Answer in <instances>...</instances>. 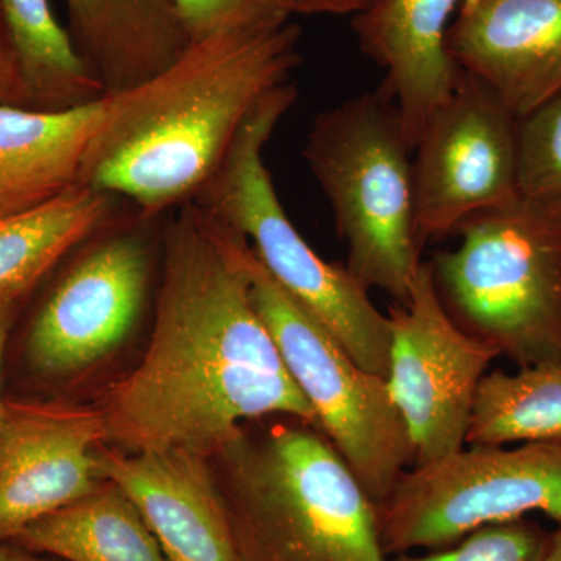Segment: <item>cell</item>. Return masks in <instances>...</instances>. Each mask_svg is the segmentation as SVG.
<instances>
[{
  "instance_id": "1",
  "label": "cell",
  "mask_w": 561,
  "mask_h": 561,
  "mask_svg": "<svg viewBox=\"0 0 561 561\" xmlns=\"http://www.w3.org/2000/svg\"><path fill=\"white\" fill-rule=\"evenodd\" d=\"M243 245L192 202L164 225L153 331L101 409L105 442L209 459L253 421L319 427L251 298Z\"/></svg>"
},
{
  "instance_id": "2",
  "label": "cell",
  "mask_w": 561,
  "mask_h": 561,
  "mask_svg": "<svg viewBox=\"0 0 561 561\" xmlns=\"http://www.w3.org/2000/svg\"><path fill=\"white\" fill-rule=\"evenodd\" d=\"M290 22L192 44L172 69L128 91L94 140L79 186L127 198L142 220L191 202L254 106L300 65Z\"/></svg>"
},
{
  "instance_id": "3",
  "label": "cell",
  "mask_w": 561,
  "mask_h": 561,
  "mask_svg": "<svg viewBox=\"0 0 561 561\" xmlns=\"http://www.w3.org/2000/svg\"><path fill=\"white\" fill-rule=\"evenodd\" d=\"M208 460L239 561H389L375 502L319 427L245 426Z\"/></svg>"
},
{
  "instance_id": "4",
  "label": "cell",
  "mask_w": 561,
  "mask_h": 561,
  "mask_svg": "<svg viewBox=\"0 0 561 561\" xmlns=\"http://www.w3.org/2000/svg\"><path fill=\"white\" fill-rule=\"evenodd\" d=\"M412 151L382 88L321 111L302 149L348 249L346 271L397 305L408 302L423 264Z\"/></svg>"
},
{
  "instance_id": "5",
  "label": "cell",
  "mask_w": 561,
  "mask_h": 561,
  "mask_svg": "<svg viewBox=\"0 0 561 561\" xmlns=\"http://www.w3.org/2000/svg\"><path fill=\"white\" fill-rule=\"evenodd\" d=\"M297 99L291 81L268 92L191 202L242 234L273 279L308 308L364 370L386 378L389 316L376 308L367 287L346 267L324 261L305 241L280 205L265 165V146Z\"/></svg>"
},
{
  "instance_id": "6",
  "label": "cell",
  "mask_w": 561,
  "mask_h": 561,
  "mask_svg": "<svg viewBox=\"0 0 561 561\" xmlns=\"http://www.w3.org/2000/svg\"><path fill=\"white\" fill-rule=\"evenodd\" d=\"M454 234L430 261L449 317L516 367L561 362V210L518 197Z\"/></svg>"
},
{
  "instance_id": "7",
  "label": "cell",
  "mask_w": 561,
  "mask_h": 561,
  "mask_svg": "<svg viewBox=\"0 0 561 561\" xmlns=\"http://www.w3.org/2000/svg\"><path fill=\"white\" fill-rule=\"evenodd\" d=\"M243 261L256 311L319 430L371 501L381 504L412 468L408 430L386 378L364 370L332 332L273 279L247 239Z\"/></svg>"
},
{
  "instance_id": "8",
  "label": "cell",
  "mask_w": 561,
  "mask_h": 561,
  "mask_svg": "<svg viewBox=\"0 0 561 561\" xmlns=\"http://www.w3.org/2000/svg\"><path fill=\"white\" fill-rule=\"evenodd\" d=\"M376 511L389 557L446 548L529 513L561 526V442L467 445L405 471Z\"/></svg>"
},
{
  "instance_id": "9",
  "label": "cell",
  "mask_w": 561,
  "mask_h": 561,
  "mask_svg": "<svg viewBox=\"0 0 561 561\" xmlns=\"http://www.w3.org/2000/svg\"><path fill=\"white\" fill-rule=\"evenodd\" d=\"M136 213L131 225L95 234L38 302L18 342L16 364L33 386L66 381L119 348L149 295L153 251Z\"/></svg>"
},
{
  "instance_id": "10",
  "label": "cell",
  "mask_w": 561,
  "mask_h": 561,
  "mask_svg": "<svg viewBox=\"0 0 561 561\" xmlns=\"http://www.w3.org/2000/svg\"><path fill=\"white\" fill-rule=\"evenodd\" d=\"M386 381L412 448V468L467 446L476 393L500 354L461 330L435 289L430 262L421 264L405 305L389 313Z\"/></svg>"
},
{
  "instance_id": "11",
  "label": "cell",
  "mask_w": 561,
  "mask_h": 561,
  "mask_svg": "<svg viewBox=\"0 0 561 561\" xmlns=\"http://www.w3.org/2000/svg\"><path fill=\"white\" fill-rule=\"evenodd\" d=\"M415 151L413 186L423 243L451 236L468 217L519 197L518 119L470 72L463 70Z\"/></svg>"
},
{
  "instance_id": "12",
  "label": "cell",
  "mask_w": 561,
  "mask_h": 561,
  "mask_svg": "<svg viewBox=\"0 0 561 561\" xmlns=\"http://www.w3.org/2000/svg\"><path fill=\"white\" fill-rule=\"evenodd\" d=\"M101 409L5 397L0 419V541L106 482Z\"/></svg>"
},
{
  "instance_id": "13",
  "label": "cell",
  "mask_w": 561,
  "mask_h": 561,
  "mask_svg": "<svg viewBox=\"0 0 561 561\" xmlns=\"http://www.w3.org/2000/svg\"><path fill=\"white\" fill-rule=\"evenodd\" d=\"M448 49L522 119L561 92V0H463Z\"/></svg>"
},
{
  "instance_id": "14",
  "label": "cell",
  "mask_w": 561,
  "mask_h": 561,
  "mask_svg": "<svg viewBox=\"0 0 561 561\" xmlns=\"http://www.w3.org/2000/svg\"><path fill=\"white\" fill-rule=\"evenodd\" d=\"M101 467L135 502L169 560L239 561L206 457L102 448Z\"/></svg>"
},
{
  "instance_id": "15",
  "label": "cell",
  "mask_w": 561,
  "mask_h": 561,
  "mask_svg": "<svg viewBox=\"0 0 561 561\" xmlns=\"http://www.w3.org/2000/svg\"><path fill=\"white\" fill-rule=\"evenodd\" d=\"M461 2L376 0L354 16L360 50L387 70L381 88L397 105L413 150L463 73L448 49L449 21Z\"/></svg>"
},
{
  "instance_id": "16",
  "label": "cell",
  "mask_w": 561,
  "mask_h": 561,
  "mask_svg": "<svg viewBox=\"0 0 561 561\" xmlns=\"http://www.w3.org/2000/svg\"><path fill=\"white\" fill-rule=\"evenodd\" d=\"M127 92L65 111L0 106V217L36 208L79 186L88 151Z\"/></svg>"
},
{
  "instance_id": "17",
  "label": "cell",
  "mask_w": 561,
  "mask_h": 561,
  "mask_svg": "<svg viewBox=\"0 0 561 561\" xmlns=\"http://www.w3.org/2000/svg\"><path fill=\"white\" fill-rule=\"evenodd\" d=\"M69 33L106 94L144 87L192 46L171 0H66Z\"/></svg>"
},
{
  "instance_id": "18",
  "label": "cell",
  "mask_w": 561,
  "mask_h": 561,
  "mask_svg": "<svg viewBox=\"0 0 561 561\" xmlns=\"http://www.w3.org/2000/svg\"><path fill=\"white\" fill-rule=\"evenodd\" d=\"M116 217L117 197L83 186L0 217V297H31L58 262Z\"/></svg>"
},
{
  "instance_id": "19",
  "label": "cell",
  "mask_w": 561,
  "mask_h": 561,
  "mask_svg": "<svg viewBox=\"0 0 561 561\" xmlns=\"http://www.w3.org/2000/svg\"><path fill=\"white\" fill-rule=\"evenodd\" d=\"M10 541L61 561H171L135 502L111 481Z\"/></svg>"
},
{
  "instance_id": "20",
  "label": "cell",
  "mask_w": 561,
  "mask_h": 561,
  "mask_svg": "<svg viewBox=\"0 0 561 561\" xmlns=\"http://www.w3.org/2000/svg\"><path fill=\"white\" fill-rule=\"evenodd\" d=\"M2 10L31 110L77 108L106 94L50 0H2Z\"/></svg>"
},
{
  "instance_id": "21",
  "label": "cell",
  "mask_w": 561,
  "mask_h": 561,
  "mask_svg": "<svg viewBox=\"0 0 561 561\" xmlns=\"http://www.w3.org/2000/svg\"><path fill=\"white\" fill-rule=\"evenodd\" d=\"M561 442V362L493 370L472 405L467 445Z\"/></svg>"
},
{
  "instance_id": "22",
  "label": "cell",
  "mask_w": 561,
  "mask_h": 561,
  "mask_svg": "<svg viewBox=\"0 0 561 561\" xmlns=\"http://www.w3.org/2000/svg\"><path fill=\"white\" fill-rule=\"evenodd\" d=\"M518 195L561 210V92L518 119Z\"/></svg>"
},
{
  "instance_id": "23",
  "label": "cell",
  "mask_w": 561,
  "mask_h": 561,
  "mask_svg": "<svg viewBox=\"0 0 561 561\" xmlns=\"http://www.w3.org/2000/svg\"><path fill=\"white\" fill-rule=\"evenodd\" d=\"M551 534L531 519L490 524L446 548L423 556L401 553L389 561H542Z\"/></svg>"
},
{
  "instance_id": "24",
  "label": "cell",
  "mask_w": 561,
  "mask_h": 561,
  "mask_svg": "<svg viewBox=\"0 0 561 561\" xmlns=\"http://www.w3.org/2000/svg\"><path fill=\"white\" fill-rule=\"evenodd\" d=\"M192 44L289 22L273 0H171Z\"/></svg>"
},
{
  "instance_id": "25",
  "label": "cell",
  "mask_w": 561,
  "mask_h": 561,
  "mask_svg": "<svg viewBox=\"0 0 561 561\" xmlns=\"http://www.w3.org/2000/svg\"><path fill=\"white\" fill-rule=\"evenodd\" d=\"M0 106L31 108L13 47H11L9 31H7L2 0H0Z\"/></svg>"
},
{
  "instance_id": "26",
  "label": "cell",
  "mask_w": 561,
  "mask_h": 561,
  "mask_svg": "<svg viewBox=\"0 0 561 561\" xmlns=\"http://www.w3.org/2000/svg\"><path fill=\"white\" fill-rule=\"evenodd\" d=\"M289 14H356L370 9L376 0H273Z\"/></svg>"
},
{
  "instance_id": "27",
  "label": "cell",
  "mask_w": 561,
  "mask_h": 561,
  "mask_svg": "<svg viewBox=\"0 0 561 561\" xmlns=\"http://www.w3.org/2000/svg\"><path fill=\"white\" fill-rule=\"evenodd\" d=\"M27 298L28 295H3L0 297V419H2L3 401H5L3 370H5L7 346H9L11 331L16 324L22 305Z\"/></svg>"
},
{
  "instance_id": "28",
  "label": "cell",
  "mask_w": 561,
  "mask_h": 561,
  "mask_svg": "<svg viewBox=\"0 0 561 561\" xmlns=\"http://www.w3.org/2000/svg\"><path fill=\"white\" fill-rule=\"evenodd\" d=\"M0 561H55L43 553L27 551L11 541H0ZM61 561V560H60Z\"/></svg>"
},
{
  "instance_id": "29",
  "label": "cell",
  "mask_w": 561,
  "mask_h": 561,
  "mask_svg": "<svg viewBox=\"0 0 561 561\" xmlns=\"http://www.w3.org/2000/svg\"><path fill=\"white\" fill-rule=\"evenodd\" d=\"M542 561H561V526L551 534L548 552Z\"/></svg>"
}]
</instances>
